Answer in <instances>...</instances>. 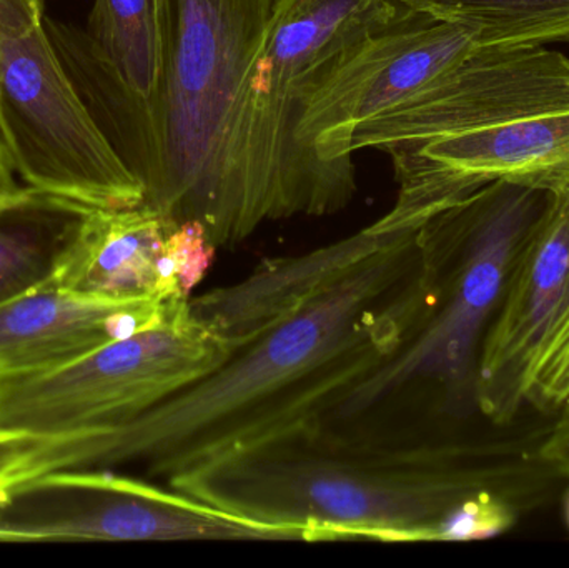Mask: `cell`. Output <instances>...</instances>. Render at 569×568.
Returning <instances> with one entry per match:
<instances>
[{
  "label": "cell",
  "instance_id": "6da1fadb",
  "mask_svg": "<svg viewBox=\"0 0 569 568\" xmlns=\"http://www.w3.org/2000/svg\"><path fill=\"white\" fill-rule=\"evenodd\" d=\"M545 434L393 436L315 420L167 487L284 540L475 542L510 530L563 480L541 457Z\"/></svg>",
  "mask_w": 569,
  "mask_h": 568
},
{
  "label": "cell",
  "instance_id": "7a4b0ae2",
  "mask_svg": "<svg viewBox=\"0 0 569 568\" xmlns=\"http://www.w3.org/2000/svg\"><path fill=\"white\" fill-rule=\"evenodd\" d=\"M417 233L368 257L300 312L136 419L33 440L19 479L49 470L133 467L169 484L320 420L397 352L413 326L420 303Z\"/></svg>",
  "mask_w": 569,
  "mask_h": 568
},
{
  "label": "cell",
  "instance_id": "3957f363",
  "mask_svg": "<svg viewBox=\"0 0 569 568\" xmlns=\"http://www.w3.org/2000/svg\"><path fill=\"white\" fill-rule=\"evenodd\" d=\"M157 77L123 92L86 29L43 17L96 122L146 189L147 206L199 222L217 249L250 239L236 167L240 97L279 0H152Z\"/></svg>",
  "mask_w": 569,
  "mask_h": 568
},
{
  "label": "cell",
  "instance_id": "277c9868",
  "mask_svg": "<svg viewBox=\"0 0 569 568\" xmlns=\"http://www.w3.org/2000/svg\"><path fill=\"white\" fill-rule=\"evenodd\" d=\"M547 190L488 183L418 229L417 319L393 356L327 416L378 434L438 432L475 406L478 356Z\"/></svg>",
  "mask_w": 569,
  "mask_h": 568
},
{
  "label": "cell",
  "instance_id": "5b68a950",
  "mask_svg": "<svg viewBox=\"0 0 569 568\" xmlns=\"http://www.w3.org/2000/svg\"><path fill=\"white\" fill-rule=\"evenodd\" d=\"M405 10L398 0H279L237 116V180L250 237L269 222L350 206L357 170L308 153L298 123L335 70Z\"/></svg>",
  "mask_w": 569,
  "mask_h": 568
},
{
  "label": "cell",
  "instance_id": "8992f818",
  "mask_svg": "<svg viewBox=\"0 0 569 568\" xmlns=\"http://www.w3.org/2000/svg\"><path fill=\"white\" fill-rule=\"evenodd\" d=\"M232 349L173 300L156 326L0 386V432L59 439L136 419L222 366Z\"/></svg>",
  "mask_w": 569,
  "mask_h": 568
},
{
  "label": "cell",
  "instance_id": "52a82bcc",
  "mask_svg": "<svg viewBox=\"0 0 569 568\" xmlns=\"http://www.w3.org/2000/svg\"><path fill=\"white\" fill-rule=\"evenodd\" d=\"M0 130L27 187L96 210L130 209L146 189L63 69L46 27L0 30Z\"/></svg>",
  "mask_w": 569,
  "mask_h": 568
},
{
  "label": "cell",
  "instance_id": "ba28073f",
  "mask_svg": "<svg viewBox=\"0 0 569 568\" xmlns=\"http://www.w3.org/2000/svg\"><path fill=\"white\" fill-rule=\"evenodd\" d=\"M0 540H283L170 487L109 469H60L0 490Z\"/></svg>",
  "mask_w": 569,
  "mask_h": 568
},
{
  "label": "cell",
  "instance_id": "9c48e42d",
  "mask_svg": "<svg viewBox=\"0 0 569 568\" xmlns=\"http://www.w3.org/2000/svg\"><path fill=\"white\" fill-rule=\"evenodd\" d=\"M398 196L373 222L378 229L417 230L430 217L488 183H523L551 190L569 187V103L501 126L397 143Z\"/></svg>",
  "mask_w": 569,
  "mask_h": 568
},
{
  "label": "cell",
  "instance_id": "30bf717a",
  "mask_svg": "<svg viewBox=\"0 0 569 568\" xmlns=\"http://www.w3.org/2000/svg\"><path fill=\"white\" fill-rule=\"evenodd\" d=\"M478 47L460 23L405 10L311 97L298 123V143L323 162L355 169L351 140L363 123L410 99Z\"/></svg>",
  "mask_w": 569,
  "mask_h": 568
},
{
  "label": "cell",
  "instance_id": "8fae6325",
  "mask_svg": "<svg viewBox=\"0 0 569 568\" xmlns=\"http://www.w3.org/2000/svg\"><path fill=\"white\" fill-rule=\"evenodd\" d=\"M569 103V59L548 47H478L355 132L351 152L501 126Z\"/></svg>",
  "mask_w": 569,
  "mask_h": 568
},
{
  "label": "cell",
  "instance_id": "7c38bea8",
  "mask_svg": "<svg viewBox=\"0 0 569 568\" xmlns=\"http://www.w3.org/2000/svg\"><path fill=\"white\" fill-rule=\"evenodd\" d=\"M569 307V187L547 206L521 247L478 356L475 406L507 426L527 403L531 367Z\"/></svg>",
  "mask_w": 569,
  "mask_h": 568
},
{
  "label": "cell",
  "instance_id": "4fadbf2b",
  "mask_svg": "<svg viewBox=\"0 0 569 568\" xmlns=\"http://www.w3.org/2000/svg\"><path fill=\"white\" fill-rule=\"evenodd\" d=\"M410 232L415 230L387 232L371 223L320 249L263 260L246 279L190 297V313L233 353L239 352Z\"/></svg>",
  "mask_w": 569,
  "mask_h": 568
},
{
  "label": "cell",
  "instance_id": "5bb4252c",
  "mask_svg": "<svg viewBox=\"0 0 569 568\" xmlns=\"http://www.w3.org/2000/svg\"><path fill=\"white\" fill-rule=\"evenodd\" d=\"M172 302H117L50 283L0 303V386L59 369L103 343L149 329Z\"/></svg>",
  "mask_w": 569,
  "mask_h": 568
},
{
  "label": "cell",
  "instance_id": "9a60e30c",
  "mask_svg": "<svg viewBox=\"0 0 569 568\" xmlns=\"http://www.w3.org/2000/svg\"><path fill=\"white\" fill-rule=\"evenodd\" d=\"M179 222L142 203L92 210L60 263L53 286L96 299L187 300L167 253Z\"/></svg>",
  "mask_w": 569,
  "mask_h": 568
},
{
  "label": "cell",
  "instance_id": "2e32d148",
  "mask_svg": "<svg viewBox=\"0 0 569 568\" xmlns=\"http://www.w3.org/2000/svg\"><path fill=\"white\" fill-rule=\"evenodd\" d=\"M92 210L27 186L0 193V303L53 282Z\"/></svg>",
  "mask_w": 569,
  "mask_h": 568
},
{
  "label": "cell",
  "instance_id": "e0dca14e",
  "mask_svg": "<svg viewBox=\"0 0 569 568\" xmlns=\"http://www.w3.org/2000/svg\"><path fill=\"white\" fill-rule=\"evenodd\" d=\"M415 12L460 23L497 49L569 42V0H398Z\"/></svg>",
  "mask_w": 569,
  "mask_h": 568
},
{
  "label": "cell",
  "instance_id": "ac0fdd59",
  "mask_svg": "<svg viewBox=\"0 0 569 568\" xmlns=\"http://www.w3.org/2000/svg\"><path fill=\"white\" fill-rule=\"evenodd\" d=\"M86 32L123 92L147 99L157 77L152 0H96Z\"/></svg>",
  "mask_w": 569,
  "mask_h": 568
},
{
  "label": "cell",
  "instance_id": "d6986e66",
  "mask_svg": "<svg viewBox=\"0 0 569 568\" xmlns=\"http://www.w3.org/2000/svg\"><path fill=\"white\" fill-rule=\"evenodd\" d=\"M527 403L541 412H569V307L531 367Z\"/></svg>",
  "mask_w": 569,
  "mask_h": 568
},
{
  "label": "cell",
  "instance_id": "ffe728a7",
  "mask_svg": "<svg viewBox=\"0 0 569 568\" xmlns=\"http://www.w3.org/2000/svg\"><path fill=\"white\" fill-rule=\"evenodd\" d=\"M217 250L219 249L213 246L212 240L207 236V230L199 222L179 223L170 232L167 253H169L180 292L186 299L192 297L193 289L209 272Z\"/></svg>",
  "mask_w": 569,
  "mask_h": 568
},
{
  "label": "cell",
  "instance_id": "44dd1931",
  "mask_svg": "<svg viewBox=\"0 0 569 568\" xmlns=\"http://www.w3.org/2000/svg\"><path fill=\"white\" fill-rule=\"evenodd\" d=\"M540 454L558 476L569 479V412L561 413L558 423L547 429Z\"/></svg>",
  "mask_w": 569,
  "mask_h": 568
},
{
  "label": "cell",
  "instance_id": "7402d4cb",
  "mask_svg": "<svg viewBox=\"0 0 569 568\" xmlns=\"http://www.w3.org/2000/svg\"><path fill=\"white\" fill-rule=\"evenodd\" d=\"M32 442L29 437L0 432V490L19 476L23 457Z\"/></svg>",
  "mask_w": 569,
  "mask_h": 568
},
{
  "label": "cell",
  "instance_id": "603a6c76",
  "mask_svg": "<svg viewBox=\"0 0 569 568\" xmlns=\"http://www.w3.org/2000/svg\"><path fill=\"white\" fill-rule=\"evenodd\" d=\"M16 170H13L12 159H10L9 149L3 140L2 130H0V193L17 189Z\"/></svg>",
  "mask_w": 569,
  "mask_h": 568
},
{
  "label": "cell",
  "instance_id": "cb8c5ba5",
  "mask_svg": "<svg viewBox=\"0 0 569 568\" xmlns=\"http://www.w3.org/2000/svg\"><path fill=\"white\" fill-rule=\"evenodd\" d=\"M567 519H568V524H569V497H568V504H567Z\"/></svg>",
  "mask_w": 569,
  "mask_h": 568
},
{
  "label": "cell",
  "instance_id": "d4e9b609",
  "mask_svg": "<svg viewBox=\"0 0 569 568\" xmlns=\"http://www.w3.org/2000/svg\"><path fill=\"white\" fill-rule=\"evenodd\" d=\"M36 3H40V6H43L42 0H33Z\"/></svg>",
  "mask_w": 569,
  "mask_h": 568
}]
</instances>
